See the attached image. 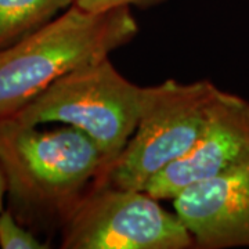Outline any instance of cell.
Returning <instances> with one entry per match:
<instances>
[{
  "mask_svg": "<svg viewBox=\"0 0 249 249\" xmlns=\"http://www.w3.org/2000/svg\"><path fill=\"white\" fill-rule=\"evenodd\" d=\"M160 0H75L73 4L80 9L89 10V11H104L118 7H147L155 4Z\"/></svg>",
  "mask_w": 249,
  "mask_h": 249,
  "instance_id": "30bf717a",
  "label": "cell"
},
{
  "mask_svg": "<svg viewBox=\"0 0 249 249\" xmlns=\"http://www.w3.org/2000/svg\"><path fill=\"white\" fill-rule=\"evenodd\" d=\"M0 162L9 209L32 231H60L106 170L96 144L78 129H40L16 118L0 119Z\"/></svg>",
  "mask_w": 249,
  "mask_h": 249,
  "instance_id": "6da1fadb",
  "label": "cell"
},
{
  "mask_svg": "<svg viewBox=\"0 0 249 249\" xmlns=\"http://www.w3.org/2000/svg\"><path fill=\"white\" fill-rule=\"evenodd\" d=\"M137 32L130 7L89 11L72 4L0 49V119L16 115L68 72L107 58Z\"/></svg>",
  "mask_w": 249,
  "mask_h": 249,
  "instance_id": "7a4b0ae2",
  "label": "cell"
},
{
  "mask_svg": "<svg viewBox=\"0 0 249 249\" xmlns=\"http://www.w3.org/2000/svg\"><path fill=\"white\" fill-rule=\"evenodd\" d=\"M142 89L107 57L68 72L10 118L28 124L57 122L86 134L106 162L103 180L137 126Z\"/></svg>",
  "mask_w": 249,
  "mask_h": 249,
  "instance_id": "3957f363",
  "label": "cell"
},
{
  "mask_svg": "<svg viewBox=\"0 0 249 249\" xmlns=\"http://www.w3.org/2000/svg\"><path fill=\"white\" fill-rule=\"evenodd\" d=\"M219 90L206 79L191 83L169 79L144 88L130 140L104 178L94 184L145 190L152 178L194 147Z\"/></svg>",
  "mask_w": 249,
  "mask_h": 249,
  "instance_id": "277c9868",
  "label": "cell"
},
{
  "mask_svg": "<svg viewBox=\"0 0 249 249\" xmlns=\"http://www.w3.org/2000/svg\"><path fill=\"white\" fill-rule=\"evenodd\" d=\"M248 160L249 101L220 89L194 147L152 178L145 191L160 201H172L188 187Z\"/></svg>",
  "mask_w": 249,
  "mask_h": 249,
  "instance_id": "8992f818",
  "label": "cell"
},
{
  "mask_svg": "<svg viewBox=\"0 0 249 249\" xmlns=\"http://www.w3.org/2000/svg\"><path fill=\"white\" fill-rule=\"evenodd\" d=\"M0 248L3 249H47L49 242L39 240L35 231L18 220L11 211L0 213Z\"/></svg>",
  "mask_w": 249,
  "mask_h": 249,
  "instance_id": "9c48e42d",
  "label": "cell"
},
{
  "mask_svg": "<svg viewBox=\"0 0 249 249\" xmlns=\"http://www.w3.org/2000/svg\"><path fill=\"white\" fill-rule=\"evenodd\" d=\"M196 248H249V160L172 199Z\"/></svg>",
  "mask_w": 249,
  "mask_h": 249,
  "instance_id": "52a82bcc",
  "label": "cell"
},
{
  "mask_svg": "<svg viewBox=\"0 0 249 249\" xmlns=\"http://www.w3.org/2000/svg\"><path fill=\"white\" fill-rule=\"evenodd\" d=\"M62 249H190L194 238L176 212L145 190L93 184L62 224Z\"/></svg>",
  "mask_w": 249,
  "mask_h": 249,
  "instance_id": "5b68a950",
  "label": "cell"
},
{
  "mask_svg": "<svg viewBox=\"0 0 249 249\" xmlns=\"http://www.w3.org/2000/svg\"><path fill=\"white\" fill-rule=\"evenodd\" d=\"M75 0H0V49L25 37L70 9Z\"/></svg>",
  "mask_w": 249,
  "mask_h": 249,
  "instance_id": "ba28073f",
  "label": "cell"
},
{
  "mask_svg": "<svg viewBox=\"0 0 249 249\" xmlns=\"http://www.w3.org/2000/svg\"><path fill=\"white\" fill-rule=\"evenodd\" d=\"M7 196V180H6V175L0 162V213L4 211L3 209V204H4V196Z\"/></svg>",
  "mask_w": 249,
  "mask_h": 249,
  "instance_id": "8fae6325",
  "label": "cell"
}]
</instances>
